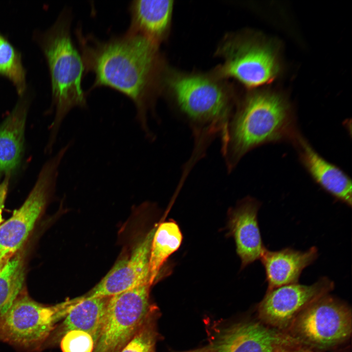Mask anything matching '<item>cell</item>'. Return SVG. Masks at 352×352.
<instances>
[{"label": "cell", "instance_id": "277c9868", "mask_svg": "<svg viewBox=\"0 0 352 352\" xmlns=\"http://www.w3.org/2000/svg\"><path fill=\"white\" fill-rule=\"evenodd\" d=\"M175 102L194 138L192 155L201 157L225 133L233 113L231 100L218 82L200 75H180L170 82Z\"/></svg>", "mask_w": 352, "mask_h": 352}, {"label": "cell", "instance_id": "6da1fadb", "mask_svg": "<svg viewBox=\"0 0 352 352\" xmlns=\"http://www.w3.org/2000/svg\"><path fill=\"white\" fill-rule=\"evenodd\" d=\"M85 69L95 76L88 92L105 87L124 94L133 103L135 118L149 138L153 135L148 127L147 113L152 107L157 76V45L137 34L126 32L101 41L85 35L81 27L75 32Z\"/></svg>", "mask_w": 352, "mask_h": 352}, {"label": "cell", "instance_id": "4fadbf2b", "mask_svg": "<svg viewBox=\"0 0 352 352\" xmlns=\"http://www.w3.org/2000/svg\"><path fill=\"white\" fill-rule=\"evenodd\" d=\"M261 205L257 199L247 197L228 212V235L234 239L242 269L260 259L266 249L262 239L258 221Z\"/></svg>", "mask_w": 352, "mask_h": 352}, {"label": "cell", "instance_id": "7c38bea8", "mask_svg": "<svg viewBox=\"0 0 352 352\" xmlns=\"http://www.w3.org/2000/svg\"><path fill=\"white\" fill-rule=\"evenodd\" d=\"M157 226L153 228L137 243L129 257L116 262L101 280L83 297H110L143 284H151L149 273L150 252Z\"/></svg>", "mask_w": 352, "mask_h": 352}, {"label": "cell", "instance_id": "4316f807", "mask_svg": "<svg viewBox=\"0 0 352 352\" xmlns=\"http://www.w3.org/2000/svg\"><path fill=\"white\" fill-rule=\"evenodd\" d=\"M212 352L209 349H208L197 350H194V351H188V352Z\"/></svg>", "mask_w": 352, "mask_h": 352}, {"label": "cell", "instance_id": "9c48e42d", "mask_svg": "<svg viewBox=\"0 0 352 352\" xmlns=\"http://www.w3.org/2000/svg\"><path fill=\"white\" fill-rule=\"evenodd\" d=\"M334 286L329 278L323 277L310 285L297 283L267 290L258 305V316L267 326L282 331L288 330L303 309L327 294Z\"/></svg>", "mask_w": 352, "mask_h": 352}, {"label": "cell", "instance_id": "d6986e66", "mask_svg": "<svg viewBox=\"0 0 352 352\" xmlns=\"http://www.w3.org/2000/svg\"><path fill=\"white\" fill-rule=\"evenodd\" d=\"M182 235L173 220L161 223L155 230L151 243L149 273L150 282H155L160 270L168 258L180 246Z\"/></svg>", "mask_w": 352, "mask_h": 352}, {"label": "cell", "instance_id": "30bf717a", "mask_svg": "<svg viewBox=\"0 0 352 352\" xmlns=\"http://www.w3.org/2000/svg\"><path fill=\"white\" fill-rule=\"evenodd\" d=\"M301 345L284 331L262 322L244 321L222 329L208 349L212 352H288Z\"/></svg>", "mask_w": 352, "mask_h": 352}, {"label": "cell", "instance_id": "ac0fdd59", "mask_svg": "<svg viewBox=\"0 0 352 352\" xmlns=\"http://www.w3.org/2000/svg\"><path fill=\"white\" fill-rule=\"evenodd\" d=\"M110 297L75 299L63 323L64 334L71 330H79L89 334L94 345L102 328Z\"/></svg>", "mask_w": 352, "mask_h": 352}, {"label": "cell", "instance_id": "5b68a950", "mask_svg": "<svg viewBox=\"0 0 352 352\" xmlns=\"http://www.w3.org/2000/svg\"><path fill=\"white\" fill-rule=\"evenodd\" d=\"M352 330L351 309L343 301L327 294L296 316L288 333L301 345L326 349L347 340Z\"/></svg>", "mask_w": 352, "mask_h": 352}, {"label": "cell", "instance_id": "484cf974", "mask_svg": "<svg viewBox=\"0 0 352 352\" xmlns=\"http://www.w3.org/2000/svg\"><path fill=\"white\" fill-rule=\"evenodd\" d=\"M288 352H311V351L300 348L295 349Z\"/></svg>", "mask_w": 352, "mask_h": 352}, {"label": "cell", "instance_id": "e0dca14e", "mask_svg": "<svg viewBox=\"0 0 352 352\" xmlns=\"http://www.w3.org/2000/svg\"><path fill=\"white\" fill-rule=\"evenodd\" d=\"M173 2L168 0H136L129 5L131 22L127 32L140 35L156 45L166 33Z\"/></svg>", "mask_w": 352, "mask_h": 352}, {"label": "cell", "instance_id": "52a82bcc", "mask_svg": "<svg viewBox=\"0 0 352 352\" xmlns=\"http://www.w3.org/2000/svg\"><path fill=\"white\" fill-rule=\"evenodd\" d=\"M149 283L110 296L93 352H121L153 312Z\"/></svg>", "mask_w": 352, "mask_h": 352}, {"label": "cell", "instance_id": "8fae6325", "mask_svg": "<svg viewBox=\"0 0 352 352\" xmlns=\"http://www.w3.org/2000/svg\"><path fill=\"white\" fill-rule=\"evenodd\" d=\"M221 74L246 87L254 88L272 81L279 66L274 51L265 44L244 41L230 44L225 51Z\"/></svg>", "mask_w": 352, "mask_h": 352}, {"label": "cell", "instance_id": "7a4b0ae2", "mask_svg": "<svg viewBox=\"0 0 352 352\" xmlns=\"http://www.w3.org/2000/svg\"><path fill=\"white\" fill-rule=\"evenodd\" d=\"M300 134L290 107L284 98L266 91L251 94L233 113L220 138L228 172L251 150L269 143L293 144Z\"/></svg>", "mask_w": 352, "mask_h": 352}, {"label": "cell", "instance_id": "8992f818", "mask_svg": "<svg viewBox=\"0 0 352 352\" xmlns=\"http://www.w3.org/2000/svg\"><path fill=\"white\" fill-rule=\"evenodd\" d=\"M74 303V300H71L46 306L21 292L0 316V340L26 348L39 347Z\"/></svg>", "mask_w": 352, "mask_h": 352}, {"label": "cell", "instance_id": "ffe728a7", "mask_svg": "<svg viewBox=\"0 0 352 352\" xmlns=\"http://www.w3.org/2000/svg\"><path fill=\"white\" fill-rule=\"evenodd\" d=\"M24 270L22 257L15 254L0 272V316L11 307L22 291Z\"/></svg>", "mask_w": 352, "mask_h": 352}, {"label": "cell", "instance_id": "7402d4cb", "mask_svg": "<svg viewBox=\"0 0 352 352\" xmlns=\"http://www.w3.org/2000/svg\"><path fill=\"white\" fill-rule=\"evenodd\" d=\"M156 338L149 317L121 352H154Z\"/></svg>", "mask_w": 352, "mask_h": 352}, {"label": "cell", "instance_id": "9a60e30c", "mask_svg": "<svg viewBox=\"0 0 352 352\" xmlns=\"http://www.w3.org/2000/svg\"><path fill=\"white\" fill-rule=\"evenodd\" d=\"M318 256L317 247L302 251L287 247L278 250L266 249L260 260L264 267L267 290L297 283L303 270Z\"/></svg>", "mask_w": 352, "mask_h": 352}, {"label": "cell", "instance_id": "3957f363", "mask_svg": "<svg viewBox=\"0 0 352 352\" xmlns=\"http://www.w3.org/2000/svg\"><path fill=\"white\" fill-rule=\"evenodd\" d=\"M71 12L65 8L55 22L33 36L43 52L50 76L52 102L56 109L52 125L53 142L64 118L74 108L86 109L87 94L82 82L85 69L80 52L71 38Z\"/></svg>", "mask_w": 352, "mask_h": 352}, {"label": "cell", "instance_id": "d4e9b609", "mask_svg": "<svg viewBox=\"0 0 352 352\" xmlns=\"http://www.w3.org/2000/svg\"><path fill=\"white\" fill-rule=\"evenodd\" d=\"M11 258L2 257L0 256V272L2 270V269L6 265V263Z\"/></svg>", "mask_w": 352, "mask_h": 352}, {"label": "cell", "instance_id": "44dd1931", "mask_svg": "<svg viewBox=\"0 0 352 352\" xmlns=\"http://www.w3.org/2000/svg\"><path fill=\"white\" fill-rule=\"evenodd\" d=\"M0 75L9 79L19 96L27 89L26 70L20 52L0 32Z\"/></svg>", "mask_w": 352, "mask_h": 352}, {"label": "cell", "instance_id": "5bb4252c", "mask_svg": "<svg viewBox=\"0 0 352 352\" xmlns=\"http://www.w3.org/2000/svg\"><path fill=\"white\" fill-rule=\"evenodd\" d=\"M293 144L302 164L313 180L335 199L351 207L352 185L349 176L321 156L301 134Z\"/></svg>", "mask_w": 352, "mask_h": 352}, {"label": "cell", "instance_id": "ba28073f", "mask_svg": "<svg viewBox=\"0 0 352 352\" xmlns=\"http://www.w3.org/2000/svg\"><path fill=\"white\" fill-rule=\"evenodd\" d=\"M67 149L62 148L44 165L22 205L0 225V256L12 257L26 240L55 187L58 167Z\"/></svg>", "mask_w": 352, "mask_h": 352}, {"label": "cell", "instance_id": "603a6c76", "mask_svg": "<svg viewBox=\"0 0 352 352\" xmlns=\"http://www.w3.org/2000/svg\"><path fill=\"white\" fill-rule=\"evenodd\" d=\"M61 347L63 352H93L94 342L88 333L71 330L64 334Z\"/></svg>", "mask_w": 352, "mask_h": 352}, {"label": "cell", "instance_id": "2e32d148", "mask_svg": "<svg viewBox=\"0 0 352 352\" xmlns=\"http://www.w3.org/2000/svg\"><path fill=\"white\" fill-rule=\"evenodd\" d=\"M27 90L0 125V175H10L21 159L29 105Z\"/></svg>", "mask_w": 352, "mask_h": 352}, {"label": "cell", "instance_id": "cb8c5ba5", "mask_svg": "<svg viewBox=\"0 0 352 352\" xmlns=\"http://www.w3.org/2000/svg\"><path fill=\"white\" fill-rule=\"evenodd\" d=\"M10 175H6L4 180L0 183V222L2 220V212L7 196Z\"/></svg>", "mask_w": 352, "mask_h": 352}]
</instances>
